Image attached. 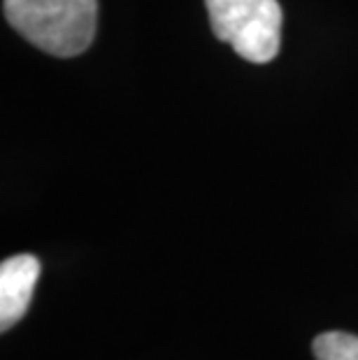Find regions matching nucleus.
Returning <instances> with one entry per match:
<instances>
[{
    "instance_id": "1",
    "label": "nucleus",
    "mask_w": 358,
    "mask_h": 360,
    "mask_svg": "<svg viewBox=\"0 0 358 360\" xmlns=\"http://www.w3.org/2000/svg\"><path fill=\"white\" fill-rule=\"evenodd\" d=\"M3 10L7 24L51 56H77L94 42L98 0H5Z\"/></svg>"
},
{
    "instance_id": "2",
    "label": "nucleus",
    "mask_w": 358,
    "mask_h": 360,
    "mask_svg": "<svg viewBox=\"0 0 358 360\" xmlns=\"http://www.w3.org/2000/svg\"><path fill=\"white\" fill-rule=\"evenodd\" d=\"M210 26L221 42L251 63H268L281 44V7L277 0H205Z\"/></svg>"
},
{
    "instance_id": "3",
    "label": "nucleus",
    "mask_w": 358,
    "mask_h": 360,
    "mask_svg": "<svg viewBox=\"0 0 358 360\" xmlns=\"http://www.w3.org/2000/svg\"><path fill=\"white\" fill-rule=\"evenodd\" d=\"M40 270V260L30 254H19L3 260L0 265V330L3 333L17 326L28 311Z\"/></svg>"
},
{
    "instance_id": "4",
    "label": "nucleus",
    "mask_w": 358,
    "mask_h": 360,
    "mask_svg": "<svg viewBox=\"0 0 358 360\" xmlns=\"http://www.w3.org/2000/svg\"><path fill=\"white\" fill-rule=\"evenodd\" d=\"M317 360H358V335L352 333H321L312 342Z\"/></svg>"
}]
</instances>
